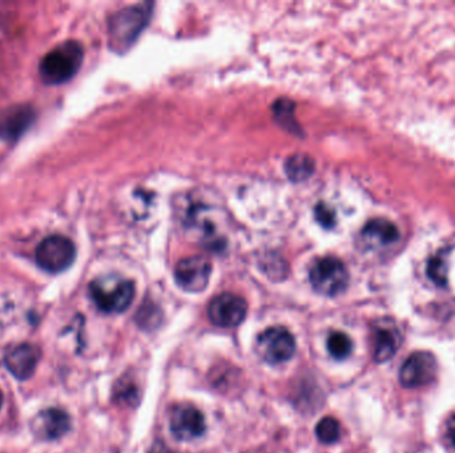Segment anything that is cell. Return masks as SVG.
<instances>
[{"instance_id": "obj_1", "label": "cell", "mask_w": 455, "mask_h": 453, "mask_svg": "<svg viewBox=\"0 0 455 453\" xmlns=\"http://www.w3.org/2000/svg\"><path fill=\"white\" fill-rule=\"evenodd\" d=\"M152 14V4L144 3L117 11L108 21V41L115 52L123 54L135 43Z\"/></svg>"}, {"instance_id": "obj_2", "label": "cell", "mask_w": 455, "mask_h": 453, "mask_svg": "<svg viewBox=\"0 0 455 453\" xmlns=\"http://www.w3.org/2000/svg\"><path fill=\"white\" fill-rule=\"evenodd\" d=\"M84 58L81 44L74 40L60 43L41 58L40 78L49 86H60L78 73Z\"/></svg>"}, {"instance_id": "obj_3", "label": "cell", "mask_w": 455, "mask_h": 453, "mask_svg": "<svg viewBox=\"0 0 455 453\" xmlns=\"http://www.w3.org/2000/svg\"><path fill=\"white\" fill-rule=\"evenodd\" d=\"M89 295L106 314L126 311L135 298V283L120 275H106L91 282Z\"/></svg>"}, {"instance_id": "obj_4", "label": "cell", "mask_w": 455, "mask_h": 453, "mask_svg": "<svg viewBox=\"0 0 455 453\" xmlns=\"http://www.w3.org/2000/svg\"><path fill=\"white\" fill-rule=\"evenodd\" d=\"M309 280L317 292L325 297H336L348 287V269L336 257H322L310 266Z\"/></svg>"}, {"instance_id": "obj_5", "label": "cell", "mask_w": 455, "mask_h": 453, "mask_svg": "<svg viewBox=\"0 0 455 453\" xmlns=\"http://www.w3.org/2000/svg\"><path fill=\"white\" fill-rule=\"evenodd\" d=\"M76 258L74 242L64 235H49L40 242L35 251V260L40 269L51 274L67 270Z\"/></svg>"}, {"instance_id": "obj_6", "label": "cell", "mask_w": 455, "mask_h": 453, "mask_svg": "<svg viewBox=\"0 0 455 453\" xmlns=\"http://www.w3.org/2000/svg\"><path fill=\"white\" fill-rule=\"evenodd\" d=\"M216 213L217 210L214 212L206 203H188L184 208V225L194 233L197 240L206 246L219 249L224 238L219 234V218H216Z\"/></svg>"}, {"instance_id": "obj_7", "label": "cell", "mask_w": 455, "mask_h": 453, "mask_svg": "<svg viewBox=\"0 0 455 453\" xmlns=\"http://www.w3.org/2000/svg\"><path fill=\"white\" fill-rule=\"evenodd\" d=\"M259 355L271 365L288 362L296 352V339L281 326L266 328L257 339Z\"/></svg>"}, {"instance_id": "obj_8", "label": "cell", "mask_w": 455, "mask_h": 453, "mask_svg": "<svg viewBox=\"0 0 455 453\" xmlns=\"http://www.w3.org/2000/svg\"><path fill=\"white\" fill-rule=\"evenodd\" d=\"M248 314L246 300L232 292H223L214 297L209 307L208 315L212 323L223 328L237 327L241 325Z\"/></svg>"}, {"instance_id": "obj_9", "label": "cell", "mask_w": 455, "mask_h": 453, "mask_svg": "<svg viewBox=\"0 0 455 453\" xmlns=\"http://www.w3.org/2000/svg\"><path fill=\"white\" fill-rule=\"evenodd\" d=\"M212 274L211 262L200 257L192 255L180 260L174 268V280L181 289L188 292H200L209 283Z\"/></svg>"}, {"instance_id": "obj_10", "label": "cell", "mask_w": 455, "mask_h": 453, "mask_svg": "<svg viewBox=\"0 0 455 453\" xmlns=\"http://www.w3.org/2000/svg\"><path fill=\"white\" fill-rule=\"evenodd\" d=\"M436 357L426 351H418L407 357L401 367L399 382L406 388H418L427 386L436 379Z\"/></svg>"}, {"instance_id": "obj_11", "label": "cell", "mask_w": 455, "mask_h": 453, "mask_svg": "<svg viewBox=\"0 0 455 453\" xmlns=\"http://www.w3.org/2000/svg\"><path fill=\"white\" fill-rule=\"evenodd\" d=\"M169 427L176 439L191 442L205 432V419L194 405L180 403L171 411Z\"/></svg>"}, {"instance_id": "obj_12", "label": "cell", "mask_w": 455, "mask_h": 453, "mask_svg": "<svg viewBox=\"0 0 455 453\" xmlns=\"http://www.w3.org/2000/svg\"><path fill=\"white\" fill-rule=\"evenodd\" d=\"M34 108L26 104L7 106L0 112V140L16 141L35 121Z\"/></svg>"}, {"instance_id": "obj_13", "label": "cell", "mask_w": 455, "mask_h": 453, "mask_svg": "<svg viewBox=\"0 0 455 453\" xmlns=\"http://www.w3.org/2000/svg\"><path fill=\"white\" fill-rule=\"evenodd\" d=\"M40 351L32 345H19L7 352L4 363L12 375L19 380H27L34 375L39 363Z\"/></svg>"}, {"instance_id": "obj_14", "label": "cell", "mask_w": 455, "mask_h": 453, "mask_svg": "<svg viewBox=\"0 0 455 453\" xmlns=\"http://www.w3.org/2000/svg\"><path fill=\"white\" fill-rule=\"evenodd\" d=\"M34 432L43 440H56L67 434L71 428V419L66 411L49 408L38 414L34 422Z\"/></svg>"}, {"instance_id": "obj_15", "label": "cell", "mask_w": 455, "mask_h": 453, "mask_svg": "<svg viewBox=\"0 0 455 453\" xmlns=\"http://www.w3.org/2000/svg\"><path fill=\"white\" fill-rule=\"evenodd\" d=\"M402 342L397 326L390 320H381L374 326V359L384 363L394 357Z\"/></svg>"}, {"instance_id": "obj_16", "label": "cell", "mask_w": 455, "mask_h": 453, "mask_svg": "<svg viewBox=\"0 0 455 453\" xmlns=\"http://www.w3.org/2000/svg\"><path fill=\"white\" fill-rule=\"evenodd\" d=\"M399 237L397 226L385 218L369 221L362 229V238L371 246H385L396 242Z\"/></svg>"}, {"instance_id": "obj_17", "label": "cell", "mask_w": 455, "mask_h": 453, "mask_svg": "<svg viewBox=\"0 0 455 453\" xmlns=\"http://www.w3.org/2000/svg\"><path fill=\"white\" fill-rule=\"evenodd\" d=\"M314 172V161L308 155L291 156L285 163V173L293 183L306 181Z\"/></svg>"}, {"instance_id": "obj_18", "label": "cell", "mask_w": 455, "mask_h": 453, "mask_svg": "<svg viewBox=\"0 0 455 453\" xmlns=\"http://www.w3.org/2000/svg\"><path fill=\"white\" fill-rule=\"evenodd\" d=\"M273 112L276 120L281 124L285 129H289L291 132H296L300 128L297 126V121L294 118V104L288 98H280L274 106Z\"/></svg>"}, {"instance_id": "obj_19", "label": "cell", "mask_w": 455, "mask_h": 453, "mask_svg": "<svg viewBox=\"0 0 455 453\" xmlns=\"http://www.w3.org/2000/svg\"><path fill=\"white\" fill-rule=\"evenodd\" d=\"M351 350H353L351 339L345 332L334 331L330 334V337H328V351L334 359L341 360L348 357Z\"/></svg>"}, {"instance_id": "obj_20", "label": "cell", "mask_w": 455, "mask_h": 453, "mask_svg": "<svg viewBox=\"0 0 455 453\" xmlns=\"http://www.w3.org/2000/svg\"><path fill=\"white\" fill-rule=\"evenodd\" d=\"M316 434L321 443H336L341 436V425L334 417L326 416L321 419L320 423L316 427Z\"/></svg>"}, {"instance_id": "obj_21", "label": "cell", "mask_w": 455, "mask_h": 453, "mask_svg": "<svg viewBox=\"0 0 455 453\" xmlns=\"http://www.w3.org/2000/svg\"><path fill=\"white\" fill-rule=\"evenodd\" d=\"M115 397L119 402L126 403L128 405L134 404V402L137 400V387L132 382H126V380H120L119 386L115 390Z\"/></svg>"}, {"instance_id": "obj_22", "label": "cell", "mask_w": 455, "mask_h": 453, "mask_svg": "<svg viewBox=\"0 0 455 453\" xmlns=\"http://www.w3.org/2000/svg\"><path fill=\"white\" fill-rule=\"evenodd\" d=\"M429 275L436 282V285L445 286L447 283V273H446L445 260L436 257L429 265Z\"/></svg>"}, {"instance_id": "obj_23", "label": "cell", "mask_w": 455, "mask_h": 453, "mask_svg": "<svg viewBox=\"0 0 455 453\" xmlns=\"http://www.w3.org/2000/svg\"><path fill=\"white\" fill-rule=\"evenodd\" d=\"M446 434H447V440L451 444V447L455 451V414L449 419L447 427H446Z\"/></svg>"}, {"instance_id": "obj_24", "label": "cell", "mask_w": 455, "mask_h": 453, "mask_svg": "<svg viewBox=\"0 0 455 453\" xmlns=\"http://www.w3.org/2000/svg\"><path fill=\"white\" fill-rule=\"evenodd\" d=\"M148 453H180L177 452V451H174V449H171L166 444L161 443V442H156L151 448H149V451Z\"/></svg>"}, {"instance_id": "obj_25", "label": "cell", "mask_w": 455, "mask_h": 453, "mask_svg": "<svg viewBox=\"0 0 455 453\" xmlns=\"http://www.w3.org/2000/svg\"><path fill=\"white\" fill-rule=\"evenodd\" d=\"M319 215L322 217V222H324V225H326V223H329L333 220V217H331V214L329 212H326L325 210V208H322V212L317 213Z\"/></svg>"}, {"instance_id": "obj_26", "label": "cell", "mask_w": 455, "mask_h": 453, "mask_svg": "<svg viewBox=\"0 0 455 453\" xmlns=\"http://www.w3.org/2000/svg\"><path fill=\"white\" fill-rule=\"evenodd\" d=\"M1 405H3V392L0 390V408H1Z\"/></svg>"}]
</instances>
